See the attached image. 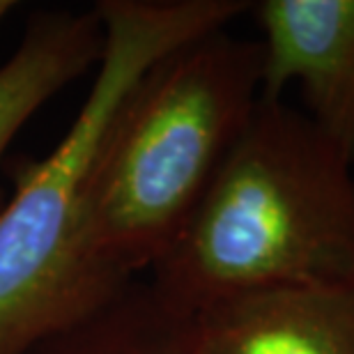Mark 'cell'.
Listing matches in <instances>:
<instances>
[{"instance_id":"obj_6","label":"cell","mask_w":354,"mask_h":354,"mask_svg":"<svg viewBox=\"0 0 354 354\" xmlns=\"http://www.w3.org/2000/svg\"><path fill=\"white\" fill-rule=\"evenodd\" d=\"M104 48L97 10H44L26 24L24 37L0 62V164L35 113L74 81L95 72ZM0 189V207L5 203Z\"/></svg>"},{"instance_id":"obj_4","label":"cell","mask_w":354,"mask_h":354,"mask_svg":"<svg viewBox=\"0 0 354 354\" xmlns=\"http://www.w3.org/2000/svg\"><path fill=\"white\" fill-rule=\"evenodd\" d=\"M263 99L297 86L306 118L354 164V0H260Z\"/></svg>"},{"instance_id":"obj_1","label":"cell","mask_w":354,"mask_h":354,"mask_svg":"<svg viewBox=\"0 0 354 354\" xmlns=\"http://www.w3.org/2000/svg\"><path fill=\"white\" fill-rule=\"evenodd\" d=\"M147 283L184 313L354 283V164L283 99H263Z\"/></svg>"},{"instance_id":"obj_5","label":"cell","mask_w":354,"mask_h":354,"mask_svg":"<svg viewBox=\"0 0 354 354\" xmlns=\"http://www.w3.org/2000/svg\"><path fill=\"white\" fill-rule=\"evenodd\" d=\"M191 317L196 354H354V283L244 295Z\"/></svg>"},{"instance_id":"obj_7","label":"cell","mask_w":354,"mask_h":354,"mask_svg":"<svg viewBox=\"0 0 354 354\" xmlns=\"http://www.w3.org/2000/svg\"><path fill=\"white\" fill-rule=\"evenodd\" d=\"M28 354H196L194 317L138 279Z\"/></svg>"},{"instance_id":"obj_2","label":"cell","mask_w":354,"mask_h":354,"mask_svg":"<svg viewBox=\"0 0 354 354\" xmlns=\"http://www.w3.org/2000/svg\"><path fill=\"white\" fill-rule=\"evenodd\" d=\"M263 97V51L228 28L140 76L99 147L86 258L115 292L164 258Z\"/></svg>"},{"instance_id":"obj_8","label":"cell","mask_w":354,"mask_h":354,"mask_svg":"<svg viewBox=\"0 0 354 354\" xmlns=\"http://www.w3.org/2000/svg\"><path fill=\"white\" fill-rule=\"evenodd\" d=\"M14 7H17L14 0H0V26H3L5 19L14 12Z\"/></svg>"},{"instance_id":"obj_3","label":"cell","mask_w":354,"mask_h":354,"mask_svg":"<svg viewBox=\"0 0 354 354\" xmlns=\"http://www.w3.org/2000/svg\"><path fill=\"white\" fill-rule=\"evenodd\" d=\"M104 48L60 143L0 207V354H28L111 295L86 258L88 189L120 106L152 65L235 24L244 0H102Z\"/></svg>"}]
</instances>
